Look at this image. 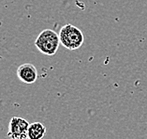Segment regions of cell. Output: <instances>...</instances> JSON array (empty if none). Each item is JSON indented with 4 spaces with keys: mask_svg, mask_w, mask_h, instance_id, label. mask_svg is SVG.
Segmentation results:
<instances>
[{
    "mask_svg": "<svg viewBox=\"0 0 147 139\" xmlns=\"http://www.w3.org/2000/svg\"><path fill=\"white\" fill-rule=\"evenodd\" d=\"M17 76L24 84H34L38 79V71L33 64L24 63L17 69Z\"/></svg>",
    "mask_w": 147,
    "mask_h": 139,
    "instance_id": "4",
    "label": "cell"
},
{
    "mask_svg": "<svg viewBox=\"0 0 147 139\" xmlns=\"http://www.w3.org/2000/svg\"><path fill=\"white\" fill-rule=\"evenodd\" d=\"M60 42L69 50L79 49L84 41V37L81 29L70 24H65L59 32Z\"/></svg>",
    "mask_w": 147,
    "mask_h": 139,
    "instance_id": "2",
    "label": "cell"
},
{
    "mask_svg": "<svg viewBox=\"0 0 147 139\" xmlns=\"http://www.w3.org/2000/svg\"><path fill=\"white\" fill-rule=\"evenodd\" d=\"M60 43L59 34L52 29L41 31L35 41V46L41 54L46 56L55 55Z\"/></svg>",
    "mask_w": 147,
    "mask_h": 139,
    "instance_id": "1",
    "label": "cell"
},
{
    "mask_svg": "<svg viewBox=\"0 0 147 139\" xmlns=\"http://www.w3.org/2000/svg\"><path fill=\"white\" fill-rule=\"evenodd\" d=\"M30 124L24 119L13 117L9 120L8 136L10 139H27L28 127Z\"/></svg>",
    "mask_w": 147,
    "mask_h": 139,
    "instance_id": "3",
    "label": "cell"
},
{
    "mask_svg": "<svg viewBox=\"0 0 147 139\" xmlns=\"http://www.w3.org/2000/svg\"><path fill=\"white\" fill-rule=\"evenodd\" d=\"M46 134V127L41 122H33L28 127L27 139H42Z\"/></svg>",
    "mask_w": 147,
    "mask_h": 139,
    "instance_id": "5",
    "label": "cell"
}]
</instances>
